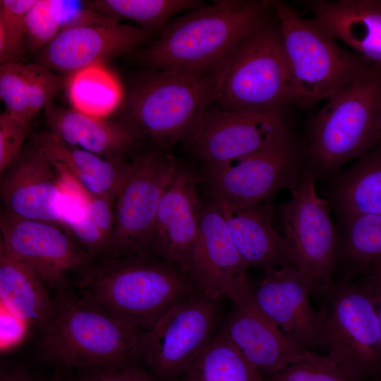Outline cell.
Wrapping results in <instances>:
<instances>
[{
  "mask_svg": "<svg viewBox=\"0 0 381 381\" xmlns=\"http://www.w3.org/2000/svg\"><path fill=\"white\" fill-rule=\"evenodd\" d=\"M375 303L381 334V268L368 275L365 285Z\"/></svg>",
  "mask_w": 381,
  "mask_h": 381,
  "instance_id": "f35d334b",
  "label": "cell"
},
{
  "mask_svg": "<svg viewBox=\"0 0 381 381\" xmlns=\"http://www.w3.org/2000/svg\"><path fill=\"white\" fill-rule=\"evenodd\" d=\"M321 310L324 347L349 375L377 381L381 375V334L375 301L366 286L334 282Z\"/></svg>",
  "mask_w": 381,
  "mask_h": 381,
  "instance_id": "ba28073f",
  "label": "cell"
},
{
  "mask_svg": "<svg viewBox=\"0 0 381 381\" xmlns=\"http://www.w3.org/2000/svg\"><path fill=\"white\" fill-rule=\"evenodd\" d=\"M338 241L337 263L341 261L346 273L340 279L349 281L357 274L368 275L381 268V214L344 218Z\"/></svg>",
  "mask_w": 381,
  "mask_h": 381,
  "instance_id": "4316f807",
  "label": "cell"
},
{
  "mask_svg": "<svg viewBox=\"0 0 381 381\" xmlns=\"http://www.w3.org/2000/svg\"><path fill=\"white\" fill-rule=\"evenodd\" d=\"M289 134L282 114L207 111L187 145L204 167H210L249 156Z\"/></svg>",
  "mask_w": 381,
  "mask_h": 381,
  "instance_id": "5bb4252c",
  "label": "cell"
},
{
  "mask_svg": "<svg viewBox=\"0 0 381 381\" xmlns=\"http://www.w3.org/2000/svg\"><path fill=\"white\" fill-rule=\"evenodd\" d=\"M309 21L344 42L366 61L381 64V0H313L305 2Z\"/></svg>",
  "mask_w": 381,
  "mask_h": 381,
  "instance_id": "7402d4cb",
  "label": "cell"
},
{
  "mask_svg": "<svg viewBox=\"0 0 381 381\" xmlns=\"http://www.w3.org/2000/svg\"><path fill=\"white\" fill-rule=\"evenodd\" d=\"M86 4L112 20H131L152 32L160 31L176 14L205 4L195 0H93Z\"/></svg>",
  "mask_w": 381,
  "mask_h": 381,
  "instance_id": "f546056e",
  "label": "cell"
},
{
  "mask_svg": "<svg viewBox=\"0 0 381 381\" xmlns=\"http://www.w3.org/2000/svg\"><path fill=\"white\" fill-rule=\"evenodd\" d=\"M143 330L119 320L79 295L63 292L56 299L54 314L42 331V358L59 368L139 365Z\"/></svg>",
  "mask_w": 381,
  "mask_h": 381,
  "instance_id": "3957f363",
  "label": "cell"
},
{
  "mask_svg": "<svg viewBox=\"0 0 381 381\" xmlns=\"http://www.w3.org/2000/svg\"><path fill=\"white\" fill-rule=\"evenodd\" d=\"M0 195L4 208L9 212L61 227V194L57 171L32 142L1 174Z\"/></svg>",
  "mask_w": 381,
  "mask_h": 381,
  "instance_id": "d6986e66",
  "label": "cell"
},
{
  "mask_svg": "<svg viewBox=\"0 0 381 381\" xmlns=\"http://www.w3.org/2000/svg\"><path fill=\"white\" fill-rule=\"evenodd\" d=\"M270 1L217 0L171 19L138 53L154 70L211 73L241 42L268 20Z\"/></svg>",
  "mask_w": 381,
  "mask_h": 381,
  "instance_id": "6da1fadb",
  "label": "cell"
},
{
  "mask_svg": "<svg viewBox=\"0 0 381 381\" xmlns=\"http://www.w3.org/2000/svg\"><path fill=\"white\" fill-rule=\"evenodd\" d=\"M1 306L29 327L42 329L51 321L56 299L49 289L29 266L0 250Z\"/></svg>",
  "mask_w": 381,
  "mask_h": 381,
  "instance_id": "d4e9b609",
  "label": "cell"
},
{
  "mask_svg": "<svg viewBox=\"0 0 381 381\" xmlns=\"http://www.w3.org/2000/svg\"><path fill=\"white\" fill-rule=\"evenodd\" d=\"M105 64H96L70 75L67 85L71 107L92 116L106 119L119 107L121 85Z\"/></svg>",
  "mask_w": 381,
  "mask_h": 381,
  "instance_id": "83f0119b",
  "label": "cell"
},
{
  "mask_svg": "<svg viewBox=\"0 0 381 381\" xmlns=\"http://www.w3.org/2000/svg\"><path fill=\"white\" fill-rule=\"evenodd\" d=\"M178 166L160 150L131 158L115 200L114 227L103 258L151 254L159 203Z\"/></svg>",
  "mask_w": 381,
  "mask_h": 381,
  "instance_id": "9c48e42d",
  "label": "cell"
},
{
  "mask_svg": "<svg viewBox=\"0 0 381 381\" xmlns=\"http://www.w3.org/2000/svg\"><path fill=\"white\" fill-rule=\"evenodd\" d=\"M216 101L211 73L154 70L134 85L127 100L129 127L149 136L159 147L188 145Z\"/></svg>",
  "mask_w": 381,
  "mask_h": 381,
  "instance_id": "8992f818",
  "label": "cell"
},
{
  "mask_svg": "<svg viewBox=\"0 0 381 381\" xmlns=\"http://www.w3.org/2000/svg\"><path fill=\"white\" fill-rule=\"evenodd\" d=\"M308 126V168L315 178L337 171L381 143V64L326 99Z\"/></svg>",
  "mask_w": 381,
  "mask_h": 381,
  "instance_id": "277c9868",
  "label": "cell"
},
{
  "mask_svg": "<svg viewBox=\"0 0 381 381\" xmlns=\"http://www.w3.org/2000/svg\"><path fill=\"white\" fill-rule=\"evenodd\" d=\"M212 75L216 102L222 110L282 114L286 106L294 103L280 27L269 19L224 59Z\"/></svg>",
  "mask_w": 381,
  "mask_h": 381,
  "instance_id": "5b68a950",
  "label": "cell"
},
{
  "mask_svg": "<svg viewBox=\"0 0 381 381\" xmlns=\"http://www.w3.org/2000/svg\"><path fill=\"white\" fill-rule=\"evenodd\" d=\"M31 131L30 123L23 122L8 113L0 115V173L17 159Z\"/></svg>",
  "mask_w": 381,
  "mask_h": 381,
  "instance_id": "d590c367",
  "label": "cell"
},
{
  "mask_svg": "<svg viewBox=\"0 0 381 381\" xmlns=\"http://www.w3.org/2000/svg\"><path fill=\"white\" fill-rule=\"evenodd\" d=\"M264 381H361L349 375L328 355L314 352L265 377Z\"/></svg>",
  "mask_w": 381,
  "mask_h": 381,
  "instance_id": "1f68e13d",
  "label": "cell"
},
{
  "mask_svg": "<svg viewBox=\"0 0 381 381\" xmlns=\"http://www.w3.org/2000/svg\"><path fill=\"white\" fill-rule=\"evenodd\" d=\"M30 327L20 318L1 306V351H6L19 344L25 337Z\"/></svg>",
  "mask_w": 381,
  "mask_h": 381,
  "instance_id": "74e56055",
  "label": "cell"
},
{
  "mask_svg": "<svg viewBox=\"0 0 381 381\" xmlns=\"http://www.w3.org/2000/svg\"><path fill=\"white\" fill-rule=\"evenodd\" d=\"M201 175L179 164L158 209L151 254L190 273L199 234Z\"/></svg>",
  "mask_w": 381,
  "mask_h": 381,
  "instance_id": "ac0fdd59",
  "label": "cell"
},
{
  "mask_svg": "<svg viewBox=\"0 0 381 381\" xmlns=\"http://www.w3.org/2000/svg\"><path fill=\"white\" fill-rule=\"evenodd\" d=\"M199 234L190 274L200 292L217 301L229 298L233 303L251 293L247 267L214 202H201Z\"/></svg>",
  "mask_w": 381,
  "mask_h": 381,
  "instance_id": "2e32d148",
  "label": "cell"
},
{
  "mask_svg": "<svg viewBox=\"0 0 381 381\" xmlns=\"http://www.w3.org/2000/svg\"><path fill=\"white\" fill-rule=\"evenodd\" d=\"M219 330L263 377L306 358L312 351L290 340L255 304L251 293L234 303Z\"/></svg>",
  "mask_w": 381,
  "mask_h": 381,
  "instance_id": "ffe728a7",
  "label": "cell"
},
{
  "mask_svg": "<svg viewBox=\"0 0 381 381\" xmlns=\"http://www.w3.org/2000/svg\"><path fill=\"white\" fill-rule=\"evenodd\" d=\"M0 381H36L30 375L20 370L2 371Z\"/></svg>",
  "mask_w": 381,
  "mask_h": 381,
  "instance_id": "ab89813d",
  "label": "cell"
},
{
  "mask_svg": "<svg viewBox=\"0 0 381 381\" xmlns=\"http://www.w3.org/2000/svg\"><path fill=\"white\" fill-rule=\"evenodd\" d=\"M80 288L86 301L143 331L177 303L200 293L189 272L147 253L103 258Z\"/></svg>",
  "mask_w": 381,
  "mask_h": 381,
  "instance_id": "7a4b0ae2",
  "label": "cell"
},
{
  "mask_svg": "<svg viewBox=\"0 0 381 381\" xmlns=\"http://www.w3.org/2000/svg\"><path fill=\"white\" fill-rule=\"evenodd\" d=\"M301 167L290 133L246 157L205 167L201 178L210 190L247 204L263 205L281 190H294L304 171Z\"/></svg>",
  "mask_w": 381,
  "mask_h": 381,
  "instance_id": "4fadbf2b",
  "label": "cell"
},
{
  "mask_svg": "<svg viewBox=\"0 0 381 381\" xmlns=\"http://www.w3.org/2000/svg\"><path fill=\"white\" fill-rule=\"evenodd\" d=\"M37 0L0 1V64L20 62L26 52L25 18Z\"/></svg>",
  "mask_w": 381,
  "mask_h": 381,
  "instance_id": "4dcf8cb0",
  "label": "cell"
},
{
  "mask_svg": "<svg viewBox=\"0 0 381 381\" xmlns=\"http://www.w3.org/2000/svg\"><path fill=\"white\" fill-rule=\"evenodd\" d=\"M0 230V250L29 266L49 290L65 292L71 273L92 267L91 256L57 225L24 219L3 208Z\"/></svg>",
  "mask_w": 381,
  "mask_h": 381,
  "instance_id": "7c38bea8",
  "label": "cell"
},
{
  "mask_svg": "<svg viewBox=\"0 0 381 381\" xmlns=\"http://www.w3.org/2000/svg\"><path fill=\"white\" fill-rule=\"evenodd\" d=\"M50 381H68V379L64 377L61 373V368H58L55 375Z\"/></svg>",
  "mask_w": 381,
  "mask_h": 381,
  "instance_id": "60d3db41",
  "label": "cell"
},
{
  "mask_svg": "<svg viewBox=\"0 0 381 381\" xmlns=\"http://www.w3.org/2000/svg\"><path fill=\"white\" fill-rule=\"evenodd\" d=\"M333 200L344 218L381 214V143L341 174Z\"/></svg>",
  "mask_w": 381,
  "mask_h": 381,
  "instance_id": "484cf974",
  "label": "cell"
},
{
  "mask_svg": "<svg viewBox=\"0 0 381 381\" xmlns=\"http://www.w3.org/2000/svg\"><path fill=\"white\" fill-rule=\"evenodd\" d=\"M61 28L52 0H37L25 18L26 52H39L54 40Z\"/></svg>",
  "mask_w": 381,
  "mask_h": 381,
  "instance_id": "836d02e7",
  "label": "cell"
},
{
  "mask_svg": "<svg viewBox=\"0 0 381 381\" xmlns=\"http://www.w3.org/2000/svg\"><path fill=\"white\" fill-rule=\"evenodd\" d=\"M31 142L54 167L68 173L91 194L116 198L131 159L122 163L111 162L62 142L49 131L34 134Z\"/></svg>",
  "mask_w": 381,
  "mask_h": 381,
  "instance_id": "cb8c5ba5",
  "label": "cell"
},
{
  "mask_svg": "<svg viewBox=\"0 0 381 381\" xmlns=\"http://www.w3.org/2000/svg\"><path fill=\"white\" fill-rule=\"evenodd\" d=\"M218 318L217 301L200 293L181 301L143 331L140 361L156 381H177L214 339Z\"/></svg>",
  "mask_w": 381,
  "mask_h": 381,
  "instance_id": "30bf717a",
  "label": "cell"
},
{
  "mask_svg": "<svg viewBox=\"0 0 381 381\" xmlns=\"http://www.w3.org/2000/svg\"><path fill=\"white\" fill-rule=\"evenodd\" d=\"M29 104L33 116L52 102L54 97L67 87L70 75L58 74L39 64H27Z\"/></svg>",
  "mask_w": 381,
  "mask_h": 381,
  "instance_id": "e575fe53",
  "label": "cell"
},
{
  "mask_svg": "<svg viewBox=\"0 0 381 381\" xmlns=\"http://www.w3.org/2000/svg\"><path fill=\"white\" fill-rule=\"evenodd\" d=\"M270 4L280 27L294 103L298 107L310 108L328 99L373 64L344 49L286 3Z\"/></svg>",
  "mask_w": 381,
  "mask_h": 381,
  "instance_id": "52a82bcc",
  "label": "cell"
},
{
  "mask_svg": "<svg viewBox=\"0 0 381 381\" xmlns=\"http://www.w3.org/2000/svg\"><path fill=\"white\" fill-rule=\"evenodd\" d=\"M251 290L257 306L290 340L310 351L324 347L323 318L310 302L312 283L294 264L264 270Z\"/></svg>",
  "mask_w": 381,
  "mask_h": 381,
  "instance_id": "9a60e30c",
  "label": "cell"
},
{
  "mask_svg": "<svg viewBox=\"0 0 381 381\" xmlns=\"http://www.w3.org/2000/svg\"><path fill=\"white\" fill-rule=\"evenodd\" d=\"M151 35L140 27L116 21L68 28L38 52V64L58 74L71 75L138 48Z\"/></svg>",
  "mask_w": 381,
  "mask_h": 381,
  "instance_id": "e0dca14e",
  "label": "cell"
},
{
  "mask_svg": "<svg viewBox=\"0 0 381 381\" xmlns=\"http://www.w3.org/2000/svg\"><path fill=\"white\" fill-rule=\"evenodd\" d=\"M177 381H264L241 351L219 329Z\"/></svg>",
  "mask_w": 381,
  "mask_h": 381,
  "instance_id": "f1b7e54d",
  "label": "cell"
},
{
  "mask_svg": "<svg viewBox=\"0 0 381 381\" xmlns=\"http://www.w3.org/2000/svg\"><path fill=\"white\" fill-rule=\"evenodd\" d=\"M379 128H380V137H381V102H380V108Z\"/></svg>",
  "mask_w": 381,
  "mask_h": 381,
  "instance_id": "b9f144b4",
  "label": "cell"
},
{
  "mask_svg": "<svg viewBox=\"0 0 381 381\" xmlns=\"http://www.w3.org/2000/svg\"><path fill=\"white\" fill-rule=\"evenodd\" d=\"M209 192L248 268L294 264L287 242L274 228L266 206L247 204L214 190Z\"/></svg>",
  "mask_w": 381,
  "mask_h": 381,
  "instance_id": "44dd1931",
  "label": "cell"
},
{
  "mask_svg": "<svg viewBox=\"0 0 381 381\" xmlns=\"http://www.w3.org/2000/svg\"><path fill=\"white\" fill-rule=\"evenodd\" d=\"M315 180L306 167L280 214L294 264L310 279L313 294H326L334 284L338 239L328 202L318 195Z\"/></svg>",
  "mask_w": 381,
  "mask_h": 381,
  "instance_id": "8fae6325",
  "label": "cell"
},
{
  "mask_svg": "<svg viewBox=\"0 0 381 381\" xmlns=\"http://www.w3.org/2000/svg\"><path fill=\"white\" fill-rule=\"evenodd\" d=\"M0 97L6 112L14 118L31 123L28 91V67L21 62L8 63L0 66Z\"/></svg>",
  "mask_w": 381,
  "mask_h": 381,
  "instance_id": "d6a6232c",
  "label": "cell"
},
{
  "mask_svg": "<svg viewBox=\"0 0 381 381\" xmlns=\"http://www.w3.org/2000/svg\"><path fill=\"white\" fill-rule=\"evenodd\" d=\"M68 381H76L75 379H68Z\"/></svg>",
  "mask_w": 381,
  "mask_h": 381,
  "instance_id": "7bdbcfd3",
  "label": "cell"
},
{
  "mask_svg": "<svg viewBox=\"0 0 381 381\" xmlns=\"http://www.w3.org/2000/svg\"><path fill=\"white\" fill-rule=\"evenodd\" d=\"M80 370L76 381H156L146 368L140 365L125 368L91 367Z\"/></svg>",
  "mask_w": 381,
  "mask_h": 381,
  "instance_id": "8d00e7d4",
  "label": "cell"
},
{
  "mask_svg": "<svg viewBox=\"0 0 381 381\" xmlns=\"http://www.w3.org/2000/svg\"><path fill=\"white\" fill-rule=\"evenodd\" d=\"M48 131L62 142L113 162L129 161L126 155L138 135L123 126L53 102L44 109Z\"/></svg>",
  "mask_w": 381,
  "mask_h": 381,
  "instance_id": "603a6c76",
  "label": "cell"
}]
</instances>
